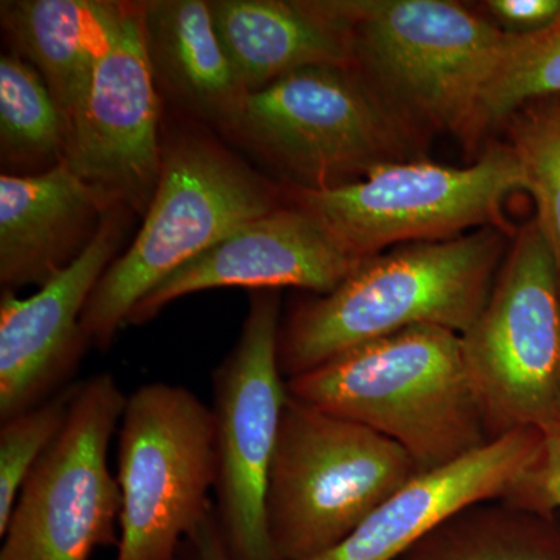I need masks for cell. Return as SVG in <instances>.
Returning a JSON list of instances; mask_svg holds the SVG:
<instances>
[{
	"label": "cell",
	"instance_id": "6da1fadb",
	"mask_svg": "<svg viewBox=\"0 0 560 560\" xmlns=\"http://www.w3.org/2000/svg\"><path fill=\"white\" fill-rule=\"evenodd\" d=\"M503 246L499 228L489 226L361 260L337 289L301 302L280 324L283 377L412 327L463 335L489 300Z\"/></svg>",
	"mask_w": 560,
	"mask_h": 560
},
{
	"label": "cell",
	"instance_id": "7a4b0ae2",
	"mask_svg": "<svg viewBox=\"0 0 560 560\" xmlns=\"http://www.w3.org/2000/svg\"><path fill=\"white\" fill-rule=\"evenodd\" d=\"M293 399L396 442L419 474L492 441L471 389L463 342L442 327H412L346 350L287 381Z\"/></svg>",
	"mask_w": 560,
	"mask_h": 560
},
{
	"label": "cell",
	"instance_id": "3957f363",
	"mask_svg": "<svg viewBox=\"0 0 560 560\" xmlns=\"http://www.w3.org/2000/svg\"><path fill=\"white\" fill-rule=\"evenodd\" d=\"M160 183L131 245L95 287L81 330L106 349L172 272L226 235L282 208V189L200 124L164 131Z\"/></svg>",
	"mask_w": 560,
	"mask_h": 560
},
{
	"label": "cell",
	"instance_id": "277c9868",
	"mask_svg": "<svg viewBox=\"0 0 560 560\" xmlns=\"http://www.w3.org/2000/svg\"><path fill=\"white\" fill-rule=\"evenodd\" d=\"M418 474L396 442L289 394L265 501L276 558L330 550Z\"/></svg>",
	"mask_w": 560,
	"mask_h": 560
},
{
	"label": "cell",
	"instance_id": "5b68a950",
	"mask_svg": "<svg viewBox=\"0 0 560 560\" xmlns=\"http://www.w3.org/2000/svg\"><path fill=\"white\" fill-rule=\"evenodd\" d=\"M405 119L355 68L313 66L249 92L220 135L287 179L320 190L399 161Z\"/></svg>",
	"mask_w": 560,
	"mask_h": 560
},
{
	"label": "cell",
	"instance_id": "8992f818",
	"mask_svg": "<svg viewBox=\"0 0 560 560\" xmlns=\"http://www.w3.org/2000/svg\"><path fill=\"white\" fill-rule=\"evenodd\" d=\"M355 68L401 117L470 140L510 32L448 0H341ZM407 120V119H405Z\"/></svg>",
	"mask_w": 560,
	"mask_h": 560
},
{
	"label": "cell",
	"instance_id": "52a82bcc",
	"mask_svg": "<svg viewBox=\"0 0 560 560\" xmlns=\"http://www.w3.org/2000/svg\"><path fill=\"white\" fill-rule=\"evenodd\" d=\"M521 190L529 191L521 161L510 145H495L469 167L385 162L342 186L283 194L350 257L364 260L393 243L445 241L477 226L504 230L503 205Z\"/></svg>",
	"mask_w": 560,
	"mask_h": 560
},
{
	"label": "cell",
	"instance_id": "ba28073f",
	"mask_svg": "<svg viewBox=\"0 0 560 560\" xmlns=\"http://www.w3.org/2000/svg\"><path fill=\"white\" fill-rule=\"evenodd\" d=\"M460 342L490 440L517 430L559 429L560 275L536 220L518 235Z\"/></svg>",
	"mask_w": 560,
	"mask_h": 560
},
{
	"label": "cell",
	"instance_id": "9c48e42d",
	"mask_svg": "<svg viewBox=\"0 0 560 560\" xmlns=\"http://www.w3.org/2000/svg\"><path fill=\"white\" fill-rule=\"evenodd\" d=\"M121 492L116 560H178L212 506V408L186 386L151 382L127 396L119 427Z\"/></svg>",
	"mask_w": 560,
	"mask_h": 560
},
{
	"label": "cell",
	"instance_id": "30bf717a",
	"mask_svg": "<svg viewBox=\"0 0 560 560\" xmlns=\"http://www.w3.org/2000/svg\"><path fill=\"white\" fill-rule=\"evenodd\" d=\"M127 396L110 374L73 385L68 419L22 486L0 560H90L119 545L121 492L108 466Z\"/></svg>",
	"mask_w": 560,
	"mask_h": 560
},
{
	"label": "cell",
	"instance_id": "8fae6325",
	"mask_svg": "<svg viewBox=\"0 0 560 560\" xmlns=\"http://www.w3.org/2000/svg\"><path fill=\"white\" fill-rule=\"evenodd\" d=\"M280 298L256 291L241 337L213 371L217 521L232 560H278L267 526L268 478L289 388L279 366Z\"/></svg>",
	"mask_w": 560,
	"mask_h": 560
},
{
	"label": "cell",
	"instance_id": "7c38bea8",
	"mask_svg": "<svg viewBox=\"0 0 560 560\" xmlns=\"http://www.w3.org/2000/svg\"><path fill=\"white\" fill-rule=\"evenodd\" d=\"M161 109L139 3H125L113 43L70 119L65 164L114 205L143 215L161 176Z\"/></svg>",
	"mask_w": 560,
	"mask_h": 560
},
{
	"label": "cell",
	"instance_id": "4fadbf2b",
	"mask_svg": "<svg viewBox=\"0 0 560 560\" xmlns=\"http://www.w3.org/2000/svg\"><path fill=\"white\" fill-rule=\"evenodd\" d=\"M131 210L110 209L83 254L35 294L2 291L0 300V422L61 393L79 366L86 338L81 318L119 248Z\"/></svg>",
	"mask_w": 560,
	"mask_h": 560
},
{
	"label": "cell",
	"instance_id": "5bb4252c",
	"mask_svg": "<svg viewBox=\"0 0 560 560\" xmlns=\"http://www.w3.org/2000/svg\"><path fill=\"white\" fill-rule=\"evenodd\" d=\"M360 261L307 212L282 206L237 228L162 280L136 305L128 326L147 323L172 302L205 290L291 287L320 296L337 289Z\"/></svg>",
	"mask_w": 560,
	"mask_h": 560
},
{
	"label": "cell",
	"instance_id": "9a60e30c",
	"mask_svg": "<svg viewBox=\"0 0 560 560\" xmlns=\"http://www.w3.org/2000/svg\"><path fill=\"white\" fill-rule=\"evenodd\" d=\"M544 433L511 431L441 469L422 471L360 526L307 560H397L429 530L482 501L511 500L539 463Z\"/></svg>",
	"mask_w": 560,
	"mask_h": 560
},
{
	"label": "cell",
	"instance_id": "2e32d148",
	"mask_svg": "<svg viewBox=\"0 0 560 560\" xmlns=\"http://www.w3.org/2000/svg\"><path fill=\"white\" fill-rule=\"evenodd\" d=\"M101 190L62 162L38 175L0 176V283L43 287L91 245L109 210Z\"/></svg>",
	"mask_w": 560,
	"mask_h": 560
},
{
	"label": "cell",
	"instance_id": "e0dca14e",
	"mask_svg": "<svg viewBox=\"0 0 560 560\" xmlns=\"http://www.w3.org/2000/svg\"><path fill=\"white\" fill-rule=\"evenodd\" d=\"M217 35L248 92L313 68H353L341 0H210Z\"/></svg>",
	"mask_w": 560,
	"mask_h": 560
},
{
	"label": "cell",
	"instance_id": "ac0fdd59",
	"mask_svg": "<svg viewBox=\"0 0 560 560\" xmlns=\"http://www.w3.org/2000/svg\"><path fill=\"white\" fill-rule=\"evenodd\" d=\"M147 58L161 97L202 127L223 131L248 90L217 35L206 0L139 2Z\"/></svg>",
	"mask_w": 560,
	"mask_h": 560
},
{
	"label": "cell",
	"instance_id": "d6986e66",
	"mask_svg": "<svg viewBox=\"0 0 560 560\" xmlns=\"http://www.w3.org/2000/svg\"><path fill=\"white\" fill-rule=\"evenodd\" d=\"M124 10L125 2L105 0H9L0 7L11 54L38 70L69 124Z\"/></svg>",
	"mask_w": 560,
	"mask_h": 560
},
{
	"label": "cell",
	"instance_id": "ffe728a7",
	"mask_svg": "<svg viewBox=\"0 0 560 560\" xmlns=\"http://www.w3.org/2000/svg\"><path fill=\"white\" fill-rule=\"evenodd\" d=\"M397 560H560V537L539 511L482 501L445 518Z\"/></svg>",
	"mask_w": 560,
	"mask_h": 560
},
{
	"label": "cell",
	"instance_id": "44dd1931",
	"mask_svg": "<svg viewBox=\"0 0 560 560\" xmlns=\"http://www.w3.org/2000/svg\"><path fill=\"white\" fill-rule=\"evenodd\" d=\"M69 120L38 70L0 58V161L7 175H38L65 162Z\"/></svg>",
	"mask_w": 560,
	"mask_h": 560
},
{
	"label": "cell",
	"instance_id": "7402d4cb",
	"mask_svg": "<svg viewBox=\"0 0 560 560\" xmlns=\"http://www.w3.org/2000/svg\"><path fill=\"white\" fill-rule=\"evenodd\" d=\"M560 97V16L529 33L510 32L506 49L481 92L470 140L533 102Z\"/></svg>",
	"mask_w": 560,
	"mask_h": 560
},
{
	"label": "cell",
	"instance_id": "603a6c76",
	"mask_svg": "<svg viewBox=\"0 0 560 560\" xmlns=\"http://www.w3.org/2000/svg\"><path fill=\"white\" fill-rule=\"evenodd\" d=\"M537 205V224L560 275V97L529 103L504 121Z\"/></svg>",
	"mask_w": 560,
	"mask_h": 560
},
{
	"label": "cell",
	"instance_id": "cb8c5ba5",
	"mask_svg": "<svg viewBox=\"0 0 560 560\" xmlns=\"http://www.w3.org/2000/svg\"><path fill=\"white\" fill-rule=\"evenodd\" d=\"M72 390L70 386L38 407L0 422V536L9 526L22 486L65 427Z\"/></svg>",
	"mask_w": 560,
	"mask_h": 560
},
{
	"label": "cell",
	"instance_id": "d4e9b609",
	"mask_svg": "<svg viewBox=\"0 0 560 560\" xmlns=\"http://www.w3.org/2000/svg\"><path fill=\"white\" fill-rule=\"evenodd\" d=\"M510 501L541 514L560 508V429L544 434L539 463Z\"/></svg>",
	"mask_w": 560,
	"mask_h": 560
},
{
	"label": "cell",
	"instance_id": "484cf974",
	"mask_svg": "<svg viewBox=\"0 0 560 560\" xmlns=\"http://www.w3.org/2000/svg\"><path fill=\"white\" fill-rule=\"evenodd\" d=\"M486 5L512 33L540 31L560 16V0H489Z\"/></svg>",
	"mask_w": 560,
	"mask_h": 560
},
{
	"label": "cell",
	"instance_id": "4316f807",
	"mask_svg": "<svg viewBox=\"0 0 560 560\" xmlns=\"http://www.w3.org/2000/svg\"><path fill=\"white\" fill-rule=\"evenodd\" d=\"M179 556L183 560H232L221 536L213 504L197 526L187 534Z\"/></svg>",
	"mask_w": 560,
	"mask_h": 560
},
{
	"label": "cell",
	"instance_id": "83f0119b",
	"mask_svg": "<svg viewBox=\"0 0 560 560\" xmlns=\"http://www.w3.org/2000/svg\"><path fill=\"white\" fill-rule=\"evenodd\" d=\"M556 410H558L559 429H560V371L558 381V393H556Z\"/></svg>",
	"mask_w": 560,
	"mask_h": 560
},
{
	"label": "cell",
	"instance_id": "f1b7e54d",
	"mask_svg": "<svg viewBox=\"0 0 560 560\" xmlns=\"http://www.w3.org/2000/svg\"><path fill=\"white\" fill-rule=\"evenodd\" d=\"M178 560H183V558H180V556H179V559H178Z\"/></svg>",
	"mask_w": 560,
	"mask_h": 560
}]
</instances>
